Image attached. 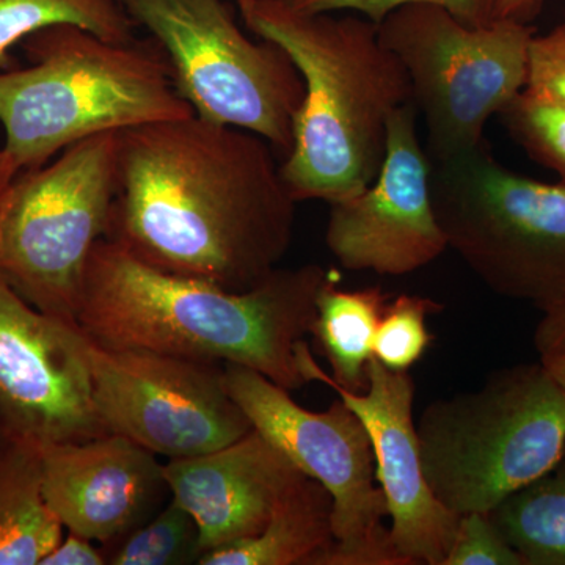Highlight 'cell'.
I'll return each mask as SVG.
<instances>
[{"instance_id":"obj_1","label":"cell","mask_w":565,"mask_h":565,"mask_svg":"<svg viewBox=\"0 0 565 565\" xmlns=\"http://www.w3.org/2000/svg\"><path fill=\"white\" fill-rule=\"evenodd\" d=\"M258 134L199 115L118 132L107 239L167 273L248 291L292 243L296 200Z\"/></svg>"},{"instance_id":"obj_2","label":"cell","mask_w":565,"mask_h":565,"mask_svg":"<svg viewBox=\"0 0 565 565\" xmlns=\"http://www.w3.org/2000/svg\"><path fill=\"white\" fill-rule=\"evenodd\" d=\"M330 270L275 269L248 291L167 273L104 237L85 270L77 326L93 343L241 364L292 392L307 385L299 349Z\"/></svg>"},{"instance_id":"obj_3","label":"cell","mask_w":565,"mask_h":565,"mask_svg":"<svg viewBox=\"0 0 565 565\" xmlns=\"http://www.w3.org/2000/svg\"><path fill=\"white\" fill-rule=\"evenodd\" d=\"M245 28L278 44L305 82L281 177L297 203L363 192L385 158L388 120L412 103L403 63L362 14H308L281 0H236Z\"/></svg>"},{"instance_id":"obj_4","label":"cell","mask_w":565,"mask_h":565,"mask_svg":"<svg viewBox=\"0 0 565 565\" xmlns=\"http://www.w3.org/2000/svg\"><path fill=\"white\" fill-rule=\"evenodd\" d=\"M24 41L31 65L0 71L3 150L20 172L88 137L195 114L158 43L111 41L76 24Z\"/></svg>"},{"instance_id":"obj_5","label":"cell","mask_w":565,"mask_h":565,"mask_svg":"<svg viewBox=\"0 0 565 565\" xmlns=\"http://www.w3.org/2000/svg\"><path fill=\"white\" fill-rule=\"evenodd\" d=\"M416 433L435 497L459 515L490 512L559 462L565 390L542 362L504 367L427 405Z\"/></svg>"},{"instance_id":"obj_6","label":"cell","mask_w":565,"mask_h":565,"mask_svg":"<svg viewBox=\"0 0 565 565\" xmlns=\"http://www.w3.org/2000/svg\"><path fill=\"white\" fill-rule=\"evenodd\" d=\"M435 215L448 247L487 288L535 307L565 296V184L505 169L487 141L430 161Z\"/></svg>"},{"instance_id":"obj_7","label":"cell","mask_w":565,"mask_h":565,"mask_svg":"<svg viewBox=\"0 0 565 565\" xmlns=\"http://www.w3.org/2000/svg\"><path fill=\"white\" fill-rule=\"evenodd\" d=\"M117 185L118 132L20 172L0 212V277L32 307L77 323L85 270L109 234Z\"/></svg>"},{"instance_id":"obj_8","label":"cell","mask_w":565,"mask_h":565,"mask_svg":"<svg viewBox=\"0 0 565 565\" xmlns=\"http://www.w3.org/2000/svg\"><path fill=\"white\" fill-rule=\"evenodd\" d=\"M151 33L195 115L258 134L282 159L294 140L305 82L273 41L252 40L225 0H118Z\"/></svg>"},{"instance_id":"obj_9","label":"cell","mask_w":565,"mask_h":565,"mask_svg":"<svg viewBox=\"0 0 565 565\" xmlns=\"http://www.w3.org/2000/svg\"><path fill=\"white\" fill-rule=\"evenodd\" d=\"M534 33L514 20L473 28L437 3H408L379 22L382 43L407 71L429 161L484 143L487 121L525 90Z\"/></svg>"},{"instance_id":"obj_10","label":"cell","mask_w":565,"mask_h":565,"mask_svg":"<svg viewBox=\"0 0 565 565\" xmlns=\"http://www.w3.org/2000/svg\"><path fill=\"white\" fill-rule=\"evenodd\" d=\"M223 370L253 429L332 494L334 546L326 565H405L384 525L386 501L374 486L373 446L359 415L340 397L311 412L250 367L226 363Z\"/></svg>"},{"instance_id":"obj_11","label":"cell","mask_w":565,"mask_h":565,"mask_svg":"<svg viewBox=\"0 0 565 565\" xmlns=\"http://www.w3.org/2000/svg\"><path fill=\"white\" fill-rule=\"evenodd\" d=\"M93 401L107 434L169 460L206 455L253 429L223 364L88 344Z\"/></svg>"},{"instance_id":"obj_12","label":"cell","mask_w":565,"mask_h":565,"mask_svg":"<svg viewBox=\"0 0 565 565\" xmlns=\"http://www.w3.org/2000/svg\"><path fill=\"white\" fill-rule=\"evenodd\" d=\"M90 338L32 307L0 277V426L33 444H68L107 430L93 401Z\"/></svg>"},{"instance_id":"obj_13","label":"cell","mask_w":565,"mask_h":565,"mask_svg":"<svg viewBox=\"0 0 565 565\" xmlns=\"http://www.w3.org/2000/svg\"><path fill=\"white\" fill-rule=\"evenodd\" d=\"M416 121L414 103L397 107L375 180L351 199L330 204L326 244L344 269L412 274L448 248L430 192L433 166Z\"/></svg>"},{"instance_id":"obj_14","label":"cell","mask_w":565,"mask_h":565,"mask_svg":"<svg viewBox=\"0 0 565 565\" xmlns=\"http://www.w3.org/2000/svg\"><path fill=\"white\" fill-rule=\"evenodd\" d=\"M300 367L308 384L332 386L359 415L373 446L375 479L392 519L390 539L405 565H441L455 542L460 515L430 489L422 463L414 423L415 382L408 371H392L377 359L370 363L366 392L351 393L330 381L313 359L307 341L300 345Z\"/></svg>"},{"instance_id":"obj_15","label":"cell","mask_w":565,"mask_h":565,"mask_svg":"<svg viewBox=\"0 0 565 565\" xmlns=\"http://www.w3.org/2000/svg\"><path fill=\"white\" fill-rule=\"evenodd\" d=\"M41 465L58 522L104 548L151 519L169 492L158 456L118 434L41 446Z\"/></svg>"},{"instance_id":"obj_16","label":"cell","mask_w":565,"mask_h":565,"mask_svg":"<svg viewBox=\"0 0 565 565\" xmlns=\"http://www.w3.org/2000/svg\"><path fill=\"white\" fill-rule=\"evenodd\" d=\"M305 476L256 429L206 455L163 463L170 494L200 527L202 555L262 533Z\"/></svg>"},{"instance_id":"obj_17","label":"cell","mask_w":565,"mask_h":565,"mask_svg":"<svg viewBox=\"0 0 565 565\" xmlns=\"http://www.w3.org/2000/svg\"><path fill=\"white\" fill-rule=\"evenodd\" d=\"M334 546L332 494L305 476L282 497L262 533L210 550L200 565H326Z\"/></svg>"},{"instance_id":"obj_18","label":"cell","mask_w":565,"mask_h":565,"mask_svg":"<svg viewBox=\"0 0 565 565\" xmlns=\"http://www.w3.org/2000/svg\"><path fill=\"white\" fill-rule=\"evenodd\" d=\"M63 534L44 498L41 446L10 437L0 452V565H40Z\"/></svg>"},{"instance_id":"obj_19","label":"cell","mask_w":565,"mask_h":565,"mask_svg":"<svg viewBox=\"0 0 565 565\" xmlns=\"http://www.w3.org/2000/svg\"><path fill=\"white\" fill-rule=\"evenodd\" d=\"M340 275L330 270L318 296V313L311 334L319 352L329 360V379L351 393L366 392L374 337L392 296L381 286L344 291Z\"/></svg>"},{"instance_id":"obj_20","label":"cell","mask_w":565,"mask_h":565,"mask_svg":"<svg viewBox=\"0 0 565 565\" xmlns=\"http://www.w3.org/2000/svg\"><path fill=\"white\" fill-rule=\"evenodd\" d=\"M489 514L526 565H565V452L548 473Z\"/></svg>"},{"instance_id":"obj_21","label":"cell","mask_w":565,"mask_h":565,"mask_svg":"<svg viewBox=\"0 0 565 565\" xmlns=\"http://www.w3.org/2000/svg\"><path fill=\"white\" fill-rule=\"evenodd\" d=\"M55 24H76L111 41L134 40L118 0H0V71L14 68L11 47Z\"/></svg>"},{"instance_id":"obj_22","label":"cell","mask_w":565,"mask_h":565,"mask_svg":"<svg viewBox=\"0 0 565 565\" xmlns=\"http://www.w3.org/2000/svg\"><path fill=\"white\" fill-rule=\"evenodd\" d=\"M104 552L110 565L196 564L202 556L200 527L172 498L158 514L134 527Z\"/></svg>"},{"instance_id":"obj_23","label":"cell","mask_w":565,"mask_h":565,"mask_svg":"<svg viewBox=\"0 0 565 565\" xmlns=\"http://www.w3.org/2000/svg\"><path fill=\"white\" fill-rule=\"evenodd\" d=\"M444 305L429 297L401 296L390 299L374 337V359L392 371H408L429 349L427 316L440 313Z\"/></svg>"},{"instance_id":"obj_24","label":"cell","mask_w":565,"mask_h":565,"mask_svg":"<svg viewBox=\"0 0 565 565\" xmlns=\"http://www.w3.org/2000/svg\"><path fill=\"white\" fill-rule=\"evenodd\" d=\"M498 117L527 156L565 184V107L523 90Z\"/></svg>"},{"instance_id":"obj_25","label":"cell","mask_w":565,"mask_h":565,"mask_svg":"<svg viewBox=\"0 0 565 565\" xmlns=\"http://www.w3.org/2000/svg\"><path fill=\"white\" fill-rule=\"evenodd\" d=\"M281 2L291 7L292 10L308 14L352 11L375 24L384 21L386 14L408 3H437L451 11L457 20L479 28L494 20L498 0H281Z\"/></svg>"},{"instance_id":"obj_26","label":"cell","mask_w":565,"mask_h":565,"mask_svg":"<svg viewBox=\"0 0 565 565\" xmlns=\"http://www.w3.org/2000/svg\"><path fill=\"white\" fill-rule=\"evenodd\" d=\"M441 565H526L489 512L460 515L455 542Z\"/></svg>"},{"instance_id":"obj_27","label":"cell","mask_w":565,"mask_h":565,"mask_svg":"<svg viewBox=\"0 0 565 565\" xmlns=\"http://www.w3.org/2000/svg\"><path fill=\"white\" fill-rule=\"evenodd\" d=\"M525 92L565 107V22L531 39Z\"/></svg>"},{"instance_id":"obj_28","label":"cell","mask_w":565,"mask_h":565,"mask_svg":"<svg viewBox=\"0 0 565 565\" xmlns=\"http://www.w3.org/2000/svg\"><path fill=\"white\" fill-rule=\"evenodd\" d=\"M541 321L534 333L535 351L541 360L565 356V296L539 308Z\"/></svg>"},{"instance_id":"obj_29","label":"cell","mask_w":565,"mask_h":565,"mask_svg":"<svg viewBox=\"0 0 565 565\" xmlns=\"http://www.w3.org/2000/svg\"><path fill=\"white\" fill-rule=\"evenodd\" d=\"M107 564L106 552L96 542L65 531L61 542L47 553L40 565H104Z\"/></svg>"},{"instance_id":"obj_30","label":"cell","mask_w":565,"mask_h":565,"mask_svg":"<svg viewBox=\"0 0 565 565\" xmlns=\"http://www.w3.org/2000/svg\"><path fill=\"white\" fill-rule=\"evenodd\" d=\"M542 3L544 0H498L494 20H514L530 24L542 10Z\"/></svg>"},{"instance_id":"obj_31","label":"cell","mask_w":565,"mask_h":565,"mask_svg":"<svg viewBox=\"0 0 565 565\" xmlns=\"http://www.w3.org/2000/svg\"><path fill=\"white\" fill-rule=\"evenodd\" d=\"M20 174L17 163L6 150H0V212L6 203L7 193H9L14 178Z\"/></svg>"},{"instance_id":"obj_32","label":"cell","mask_w":565,"mask_h":565,"mask_svg":"<svg viewBox=\"0 0 565 565\" xmlns=\"http://www.w3.org/2000/svg\"><path fill=\"white\" fill-rule=\"evenodd\" d=\"M542 363L548 367L553 377L559 382L561 386L565 390V356H556V359L541 360Z\"/></svg>"},{"instance_id":"obj_33","label":"cell","mask_w":565,"mask_h":565,"mask_svg":"<svg viewBox=\"0 0 565 565\" xmlns=\"http://www.w3.org/2000/svg\"><path fill=\"white\" fill-rule=\"evenodd\" d=\"M10 435L7 433L6 429H3L2 426H0V452H2V449L6 448V445L9 444Z\"/></svg>"}]
</instances>
